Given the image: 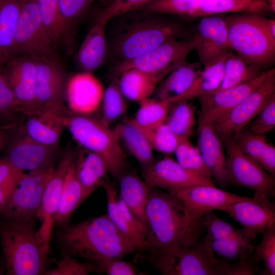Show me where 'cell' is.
<instances>
[{"instance_id": "1", "label": "cell", "mask_w": 275, "mask_h": 275, "mask_svg": "<svg viewBox=\"0 0 275 275\" xmlns=\"http://www.w3.org/2000/svg\"><path fill=\"white\" fill-rule=\"evenodd\" d=\"M58 241L64 254L95 264L104 258H123L136 252L133 243L114 225L107 214L61 228Z\"/></svg>"}, {"instance_id": "2", "label": "cell", "mask_w": 275, "mask_h": 275, "mask_svg": "<svg viewBox=\"0 0 275 275\" xmlns=\"http://www.w3.org/2000/svg\"><path fill=\"white\" fill-rule=\"evenodd\" d=\"M146 214L152 234L151 245L147 251L149 253L189 243L201 237L203 232L202 222L191 217L177 196L158 187L149 188Z\"/></svg>"}, {"instance_id": "3", "label": "cell", "mask_w": 275, "mask_h": 275, "mask_svg": "<svg viewBox=\"0 0 275 275\" xmlns=\"http://www.w3.org/2000/svg\"><path fill=\"white\" fill-rule=\"evenodd\" d=\"M141 12L142 15L127 23L115 37L112 52L118 62L137 57L169 40L193 36V31L182 22Z\"/></svg>"}, {"instance_id": "4", "label": "cell", "mask_w": 275, "mask_h": 275, "mask_svg": "<svg viewBox=\"0 0 275 275\" xmlns=\"http://www.w3.org/2000/svg\"><path fill=\"white\" fill-rule=\"evenodd\" d=\"M149 258L163 275H239L236 262L231 264L217 258L201 237L150 253Z\"/></svg>"}, {"instance_id": "5", "label": "cell", "mask_w": 275, "mask_h": 275, "mask_svg": "<svg viewBox=\"0 0 275 275\" xmlns=\"http://www.w3.org/2000/svg\"><path fill=\"white\" fill-rule=\"evenodd\" d=\"M229 47L253 66L259 69L274 60L275 38L267 25V17L255 13L226 15Z\"/></svg>"}, {"instance_id": "6", "label": "cell", "mask_w": 275, "mask_h": 275, "mask_svg": "<svg viewBox=\"0 0 275 275\" xmlns=\"http://www.w3.org/2000/svg\"><path fill=\"white\" fill-rule=\"evenodd\" d=\"M0 242L8 275L44 274L47 253L35 222L0 224Z\"/></svg>"}, {"instance_id": "7", "label": "cell", "mask_w": 275, "mask_h": 275, "mask_svg": "<svg viewBox=\"0 0 275 275\" xmlns=\"http://www.w3.org/2000/svg\"><path fill=\"white\" fill-rule=\"evenodd\" d=\"M64 125L85 149L100 156L116 179L128 170L126 157L115 130L91 115H67Z\"/></svg>"}, {"instance_id": "8", "label": "cell", "mask_w": 275, "mask_h": 275, "mask_svg": "<svg viewBox=\"0 0 275 275\" xmlns=\"http://www.w3.org/2000/svg\"><path fill=\"white\" fill-rule=\"evenodd\" d=\"M34 58V90L39 115L52 116L64 121L68 115L63 103L66 85L63 68L57 59Z\"/></svg>"}, {"instance_id": "9", "label": "cell", "mask_w": 275, "mask_h": 275, "mask_svg": "<svg viewBox=\"0 0 275 275\" xmlns=\"http://www.w3.org/2000/svg\"><path fill=\"white\" fill-rule=\"evenodd\" d=\"M54 167L25 173L0 212L4 221L15 223L35 222L44 188Z\"/></svg>"}, {"instance_id": "10", "label": "cell", "mask_w": 275, "mask_h": 275, "mask_svg": "<svg viewBox=\"0 0 275 275\" xmlns=\"http://www.w3.org/2000/svg\"><path fill=\"white\" fill-rule=\"evenodd\" d=\"M54 48L42 23L35 0H22L12 57L29 55L57 59Z\"/></svg>"}, {"instance_id": "11", "label": "cell", "mask_w": 275, "mask_h": 275, "mask_svg": "<svg viewBox=\"0 0 275 275\" xmlns=\"http://www.w3.org/2000/svg\"><path fill=\"white\" fill-rule=\"evenodd\" d=\"M228 162L229 184L262 193L269 198L275 195L274 178L245 154L232 136L219 134Z\"/></svg>"}, {"instance_id": "12", "label": "cell", "mask_w": 275, "mask_h": 275, "mask_svg": "<svg viewBox=\"0 0 275 275\" xmlns=\"http://www.w3.org/2000/svg\"><path fill=\"white\" fill-rule=\"evenodd\" d=\"M197 41L193 37L166 41L133 59L117 63L113 70L117 77L124 71L135 69L151 73L171 72L186 61L190 51L195 49Z\"/></svg>"}, {"instance_id": "13", "label": "cell", "mask_w": 275, "mask_h": 275, "mask_svg": "<svg viewBox=\"0 0 275 275\" xmlns=\"http://www.w3.org/2000/svg\"><path fill=\"white\" fill-rule=\"evenodd\" d=\"M77 154L75 151L69 150L61 156L43 193L37 218L41 224L38 233L47 254L50 249L53 226L66 177Z\"/></svg>"}, {"instance_id": "14", "label": "cell", "mask_w": 275, "mask_h": 275, "mask_svg": "<svg viewBox=\"0 0 275 275\" xmlns=\"http://www.w3.org/2000/svg\"><path fill=\"white\" fill-rule=\"evenodd\" d=\"M274 68L264 71L255 79L241 85L198 96L201 105L198 124L214 125L256 89Z\"/></svg>"}, {"instance_id": "15", "label": "cell", "mask_w": 275, "mask_h": 275, "mask_svg": "<svg viewBox=\"0 0 275 275\" xmlns=\"http://www.w3.org/2000/svg\"><path fill=\"white\" fill-rule=\"evenodd\" d=\"M239 223L254 239L268 228L275 225V205L266 195L255 191L252 197L221 207Z\"/></svg>"}, {"instance_id": "16", "label": "cell", "mask_w": 275, "mask_h": 275, "mask_svg": "<svg viewBox=\"0 0 275 275\" xmlns=\"http://www.w3.org/2000/svg\"><path fill=\"white\" fill-rule=\"evenodd\" d=\"M1 71L13 92L21 112L26 115H39L34 90V57L12 56L1 67Z\"/></svg>"}, {"instance_id": "17", "label": "cell", "mask_w": 275, "mask_h": 275, "mask_svg": "<svg viewBox=\"0 0 275 275\" xmlns=\"http://www.w3.org/2000/svg\"><path fill=\"white\" fill-rule=\"evenodd\" d=\"M142 175L149 186L159 187L171 193L196 185H214L212 178L183 168L169 155L142 169Z\"/></svg>"}, {"instance_id": "18", "label": "cell", "mask_w": 275, "mask_h": 275, "mask_svg": "<svg viewBox=\"0 0 275 275\" xmlns=\"http://www.w3.org/2000/svg\"><path fill=\"white\" fill-rule=\"evenodd\" d=\"M59 157V145H43L24 134L8 143L4 158L19 170L31 172L54 167Z\"/></svg>"}, {"instance_id": "19", "label": "cell", "mask_w": 275, "mask_h": 275, "mask_svg": "<svg viewBox=\"0 0 275 275\" xmlns=\"http://www.w3.org/2000/svg\"><path fill=\"white\" fill-rule=\"evenodd\" d=\"M193 36L197 41L195 48L203 67L213 63L229 49L226 15L216 14L202 16Z\"/></svg>"}, {"instance_id": "20", "label": "cell", "mask_w": 275, "mask_h": 275, "mask_svg": "<svg viewBox=\"0 0 275 275\" xmlns=\"http://www.w3.org/2000/svg\"><path fill=\"white\" fill-rule=\"evenodd\" d=\"M275 92V69L220 122L213 125L221 135L232 136L246 127Z\"/></svg>"}, {"instance_id": "21", "label": "cell", "mask_w": 275, "mask_h": 275, "mask_svg": "<svg viewBox=\"0 0 275 275\" xmlns=\"http://www.w3.org/2000/svg\"><path fill=\"white\" fill-rule=\"evenodd\" d=\"M172 194L183 203L191 217L198 222L208 211L218 210L222 206L248 198L232 194L215 185H194Z\"/></svg>"}, {"instance_id": "22", "label": "cell", "mask_w": 275, "mask_h": 275, "mask_svg": "<svg viewBox=\"0 0 275 275\" xmlns=\"http://www.w3.org/2000/svg\"><path fill=\"white\" fill-rule=\"evenodd\" d=\"M104 90L102 83L92 72L83 71L69 78L65 96L73 114L91 115L100 106Z\"/></svg>"}, {"instance_id": "23", "label": "cell", "mask_w": 275, "mask_h": 275, "mask_svg": "<svg viewBox=\"0 0 275 275\" xmlns=\"http://www.w3.org/2000/svg\"><path fill=\"white\" fill-rule=\"evenodd\" d=\"M197 146L216 183L221 188L229 184L228 162L219 134L213 125L198 124Z\"/></svg>"}, {"instance_id": "24", "label": "cell", "mask_w": 275, "mask_h": 275, "mask_svg": "<svg viewBox=\"0 0 275 275\" xmlns=\"http://www.w3.org/2000/svg\"><path fill=\"white\" fill-rule=\"evenodd\" d=\"M73 163L82 189V203L95 190L103 186L109 171L100 156L86 149L77 154Z\"/></svg>"}, {"instance_id": "25", "label": "cell", "mask_w": 275, "mask_h": 275, "mask_svg": "<svg viewBox=\"0 0 275 275\" xmlns=\"http://www.w3.org/2000/svg\"><path fill=\"white\" fill-rule=\"evenodd\" d=\"M107 22L97 18L81 44L76 56L79 68L92 72L103 63L107 52L105 26Z\"/></svg>"}, {"instance_id": "26", "label": "cell", "mask_w": 275, "mask_h": 275, "mask_svg": "<svg viewBox=\"0 0 275 275\" xmlns=\"http://www.w3.org/2000/svg\"><path fill=\"white\" fill-rule=\"evenodd\" d=\"M199 62L185 61L174 67L154 92V98L171 103L184 93L202 71Z\"/></svg>"}, {"instance_id": "27", "label": "cell", "mask_w": 275, "mask_h": 275, "mask_svg": "<svg viewBox=\"0 0 275 275\" xmlns=\"http://www.w3.org/2000/svg\"><path fill=\"white\" fill-rule=\"evenodd\" d=\"M232 137L245 154L274 178L275 147L264 134L253 132L246 126Z\"/></svg>"}, {"instance_id": "28", "label": "cell", "mask_w": 275, "mask_h": 275, "mask_svg": "<svg viewBox=\"0 0 275 275\" xmlns=\"http://www.w3.org/2000/svg\"><path fill=\"white\" fill-rule=\"evenodd\" d=\"M117 180L119 184V197L132 214L148 227L146 209L150 187L136 173L128 170Z\"/></svg>"}, {"instance_id": "29", "label": "cell", "mask_w": 275, "mask_h": 275, "mask_svg": "<svg viewBox=\"0 0 275 275\" xmlns=\"http://www.w3.org/2000/svg\"><path fill=\"white\" fill-rule=\"evenodd\" d=\"M170 72L151 73L135 69H129L119 75L118 83L126 99L140 102L151 97L158 84Z\"/></svg>"}, {"instance_id": "30", "label": "cell", "mask_w": 275, "mask_h": 275, "mask_svg": "<svg viewBox=\"0 0 275 275\" xmlns=\"http://www.w3.org/2000/svg\"><path fill=\"white\" fill-rule=\"evenodd\" d=\"M114 129L120 142L139 163L142 170L149 167L156 160L147 137L132 119L125 120Z\"/></svg>"}, {"instance_id": "31", "label": "cell", "mask_w": 275, "mask_h": 275, "mask_svg": "<svg viewBox=\"0 0 275 275\" xmlns=\"http://www.w3.org/2000/svg\"><path fill=\"white\" fill-rule=\"evenodd\" d=\"M271 12L266 0H201L192 19L216 14Z\"/></svg>"}, {"instance_id": "32", "label": "cell", "mask_w": 275, "mask_h": 275, "mask_svg": "<svg viewBox=\"0 0 275 275\" xmlns=\"http://www.w3.org/2000/svg\"><path fill=\"white\" fill-rule=\"evenodd\" d=\"M22 0H0V67L12 57Z\"/></svg>"}, {"instance_id": "33", "label": "cell", "mask_w": 275, "mask_h": 275, "mask_svg": "<svg viewBox=\"0 0 275 275\" xmlns=\"http://www.w3.org/2000/svg\"><path fill=\"white\" fill-rule=\"evenodd\" d=\"M24 125V135L46 146L59 145L64 126L62 120L45 115H28Z\"/></svg>"}, {"instance_id": "34", "label": "cell", "mask_w": 275, "mask_h": 275, "mask_svg": "<svg viewBox=\"0 0 275 275\" xmlns=\"http://www.w3.org/2000/svg\"><path fill=\"white\" fill-rule=\"evenodd\" d=\"M73 162L66 177L54 219V224L61 228L70 224L73 212L82 203V189L76 176Z\"/></svg>"}, {"instance_id": "35", "label": "cell", "mask_w": 275, "mask_h": 275, "mask_svg": "<svg viewBox=\"0 0 275 275\" xmlns=\"http://www.w3.org/2000/svg\"><path fill=\"white\" fill-rule=\"evenodd\" d=\"M264 72L250 65L238 54L229 50L225 63L222 83L216 90L212 92L248 82Z\"/></svg>"}, {"instance_id": "36", "label": "cell", "mask_w": 275, "mask_h": 275, "mask_svg": "<svg viewBox=\"0 0 275 275\" xmlns=\"http://www.w3.org/2000/svg\"><path fill=\"white\" fill-rule=\"evenodd\" d=\"M228 51L215 62L204 67L190 88L175 102L181 100L189 101L216 90L222 81Z\"/></svg>"}, {"instance_id": "37", "label": "cell", "mask_w": 275, "mask_h": 275, "mask_svg": "<svg viewBox=\"0 0 275 275\" xmlns=\"http://www.w3.org/2000/svg\"><path fill=\"white\" fill-rule=\"evenodd\" d=\"M94 0H59L60 17L68 52L75 44L77 25Z\"/></svg>"}, {"instance_id": "38", "label": "cell", "mask_w": 275, "mask_h": 275, "mask_svg": "<svg viewBox=\"0 0 275 275\" xmlns=\"http://www.w3.org/2000/svg\"><path fill=\"white\" fill-rule=\"evenodd\" d=\"M164 123L180 139H189L196 123L195 107L188 100L172 103Z\"/></svg>"}, {"instance_id": "39", "label": "cell", "mask_w": 275, "mask_h": 275, "mask_svg": "<svg viewBox=\"0 0 275 275\" xmlns=\"http://www.w3.org/2000/svg\"><path fill=\"white\" fill-rule=\"evenodd\" d=\"M254 238L242 228L235 236L229 238L210 242L207 243L215 255L225 261L237 260L254 250Z\"/></svg>"}, {"instance_id": "40", "label": "cell", "mask_w": 275, "mask_h": 275, "mask_svg": "<svg viewBox=\"0 0 275 275\" xmlns=\"http://www.w3.org/2000/svg\"><path fill=\"white\" fill-rule=\"evenodd\" d=\"M140 106L132 121L141 129H148L163 123L172 103L154 98H147Z\"/></svg>"}, {"instance_id": "41", "label": "cell", "mask_w": 275, "mask_h": 275, "mask_svg": "<svg viewBox=\"0 0 275 275\" xmlns=\"http://www.w3.org/2000/svg\"><path fill=\"white\" fill-rule=\"evenodd\" d=\"M44 28L54 47L64 41L59 0H35Z\"/></svg>"}, {"instance_id": "42", "label": "cell", "mask_w": 275, "mask_h": 275, "mask_svg": "<svg viewBox=\"0 0 275 275\" xmlns=\"http://www.w3.org/2000/svg\"><path fill=\"white\" fill-rule=\"evenodd\" d=\"M125 99L119 87L118 79L115 78L104 90L100 105L102 110L100 120L110 126L126 114Z\"/></svg>"}, {"instance_id": "43", "label": "cell", "mask_w": 275, "mask_h": 275, "mask_svg": "<svg viewBox=\"0 0 275 275\" xmlns=\"http://www.w3.org/2000/svg\"><path fill=\"white\" fill-rule=\"evenodd\" d=\"M173 153L177 162L183 168L201 176L212 178L198 147L189 139L182 140Z\"/></svg>"}, {"instance_id": "44", "label": "cell", "mask_w": 275, "mask_h": 275, "mask_svg": "<svg viewBox=\"0 0 275 275\" xmlns=\"http://www.w3.org/2000/svg\"><path fill=\"white\" fill-rule=\"evenodd\" d=\"M201 0H152L139 10L192 19Z\"/></svg>"}, {"instance_id": "45", "label": "cell", "mask_w": 275, "mask_h": 275, "mask_svg": "<svg viewBox=\"0 0 275 275\" xmlns=\"http://www.w3.org/2000/svg\"><path fill=\"white\" fill-rule=\"evenodd\" d=\"M141 129L153 150L166 155L173 153L180 141L183 140L173 133L164 122L150 128Z\"/></svg>"}, {"instance_id": "46", "label": "cell", "mask_w": 275, "mask_h": 275, "mask_svg": "<svg viewBox=\"0 0 275 275\" xmlns=\"http://www.w3.org/2000/svg\"><path fill=\"white\" fill-rule=\"evenodd\" d=\"M201 222L203 231L205 232L203 239L207 244L213 241L229 238L237 234L241 230L217 216L213 210L205 213Z\"/></svg>"}, {"instance_id": "47", "label": "cell", "mask_w": 275, "mask_h": 275, "mask_svg": "<svg viewBox=\"0 0 275 275\" xmlns=\"http://www.w3.org/2000/svg\"><path fill=\"white\" fill-rule=\"evenodd\" d=\"M25 174L4 158L0 159V212Z\"/></svg>"}, {"instance_id": "48", "label": "cell", "mask_w": 275, "mask_h": 275, "mask_svg": "<svg viewBox=\"0 0 275 275\" xmlns=\"http://www.w3.org/2000/svg\"><path fill=\"white\" fill-rule=\"evenodd\" d=\"M100 273L98 267L88 261H80L76 258L64 254L56 267L46 270L44 275H88Z\"/></svg>"}, {"instance_id": "49", "label": "cell", "mask_w": 275, "mask_h": 275, "mask_svg": "<svg viewBox=\"0 0 275 275\" xmlns=\"http://www.w3.org/2000/svg\"><path fill=\"white\" fill-rule=\"evenodd\" d=\"M260 242L254 246V251L263 262V274H275V225L264 230Z\"/></svg>"}, {"instance_id": "50", "label": "cell", "mask_w": 275, "mask_h": 275, "mask_svg": "<svg viewBox=\"0 0 275 275\" xmlns=\"http://www.w3.org/2000/svg\"><path fill=\"white\" fill-rule=\"evenodd\" d=\"M251 131L264 134L275 127V92L256 116L246 126Z\"/></svg>"}, {"instance_id": "51", "label": "cell", "mask_w": 275, "mask_h": 275, "mask_svg": "<svg viewBox=\"0 0 275 275\" xmlns=\"http://www.w3.org/2000/svg\"><path fill=\"white\" fill-rule=\"evenodd\" d=\"M100 273L107 275H143L146 273L141 271L130 262L124 261L118 257L104 258L96 262Z\"/></svg>"}, {"instance_id": "52", "label": "cell", "mask_w": 275, "mask_h": 275, "mask_svg": "<svg viewBox=\"0 0 275 275\" xmlns=\"http://www.w3.org/2000/svg\"><path fill=\"white\" fill-rule=\"evenodd\" d=\"M152 0H118L103 10L98 16L108 22L111 19L124 14L138 11Z\"/></svg>"}, {"instance_id": "53", "label": "cell", "mask_w": 275, "mask_h": 275, "mask_svg": "<svg viewBox=\"0 0 275 275\" xmlns=\"http://www.w3.org/2000/svg\"><path fill=\"white\" fill-rule=\"evenodd\" d=\"M21 112L19 104L0 67V119H8Z\"/></svg>"}, {"instance_id": "54", "label": "cell", "mask_w": 275, "mask_h": 275, "mask_svg": "<svg viewBox=\"0 0 275 275\" xmlns=\"http://www.w3.org/2000/svg\"><path fill=\"white\" fill-rule=\"evenodd\" d=\"M7 140L8 138L7 133L0 126V151L6 145Z\"/></svg>"}, {"instance_id": "55", "label": "cell", "mask_w": 275, "mask_h": 275, "mask_svg": "<svg viewBox=\"0 0 275 275\" xmlns=\"http://www.w3.org/2000/svg\"><path fill=\"white\" fill-rule=\"evenodd\" d=\"M267 25L270 33L275 38V20L274 19H270L267 18L266 20Z\"/></svg>"}, {"instance_id": "56", "label": "cell", "mask_w": 275, "mask_h": 275, "mask_svg": "<svg viewBox=\"0 0 275 275\" xmlns=\"http://www.w3.org/2000/svg\"><path fill=\"white\" fill-rule=\"evenodd\" d=\"M272 13L275 12V0H266Z\"/></svg>"}, {"instance_id": "57", "label": "cell", "mask_w": 275, "mask_h": 275, "mask_svg": "<svg viewBox=\"0 0 275 275\" xmlns=\"http://www.w3.org/2000/svg\"><path fill=\"white\" fill-rule=\"evenodd\" d=\"M101 1H104V2H109V3H110V4H111V3H113L117 1L118 0H101Z\"/></svg>"}]
</instances>
